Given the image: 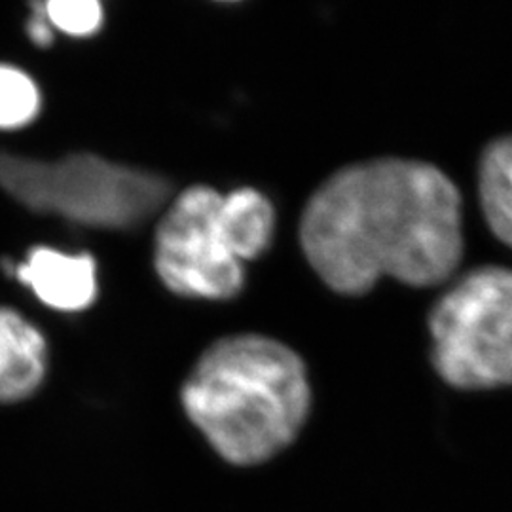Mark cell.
Returning <instances> with one entry per match:
<instances>
[{
  "label": "cell",
  "instance_id": "1",
  "mask_svg": "<svg viewBox=\"0 0 512 512\" xmlns=\"http://www.w3.org/2000/svg\"><path fill=\"white\" fill-rule=\"evenodd\" d=\"M300 245L334 293L366 294L384 277L435 287L463 256L458 186L416 160L351 165L311 196Z\"/></svg>",
  "mask_w": 512,
  "mask_h": 512
},
{
  "label": "cell",
  "instance_id": "2",
  "mask_svg": "<svg viewBox=\"0 0 512 512\" xmlns=\"http://www.w3.org/2000/svg\"><path fill=\"white\" fill-rule=\"evenodd\" d=\"M181 401L220 458L251 467L293 444L310 414L311 387L293 349L268 336L239 334L203 351Z\"/></svg>",
  "mask_w": 512,
  "mask_h": 512
},
{
  "label": "cell",
  "instance_id": "3",
  "mask_svg": "<svg viewBox=\"0 0 512 512\" xmlns=\"http://www.w3.org/2000/svg\"><path fill=\"white\" fill-rule=\"evenodd\" d=\"M272 202L255 188L226 196L211 186L183 190L158 220L154 270L165 289L192 300H230L245 283V264L268 251Z\"/></svg>",
  "mask_w": 512,
  "mask_h": 512
},
{
  "label": "cell",
  "instance_id": "4",
  "mask_svg": "<svg viewBox=\"0 0 512 512\" xmlns=\"http://www.w3.org/2000/svg\"><path fill=\"white\" fill-rule=\"evenodd\" d=\"M0 190L29 211L97 230H133L167 205V179L92 152L37 160L0 150Z\"/></svg>",
  "mask_w": 512,
  "mask_h": 512
},
{
  "label": "cell",
  "instance_id": "5",
  "mask_svg": "<svg viewBox=\"0 0 512 512\" xmlns=\"http://www.w3.org/2000/svg\"><path fill=\"white\" fill-rule=\"evenodd\" d=\"M433 365L465 391L512 387V270L484 266L458 279L429 317Z\"/></svg>",
  "mask_w": 512,
  "mask_h": 512
},
{
  "label": "cell",
  "instance_id": "6",
  "mask_svg": "<svg viewBox=\"0 0 512 512\" xmlns=\"http://www.w3.org/2000/svg\"><path fill=\"white\" fill-rule=\"evenodd\" d=\"M12 274L40 304L61 313L88 310L99 294L97 262L90 253L40 245L12 264Z\"/></svg>",
  "mask_w": 512,
  "mask_h": 512
},
{
  "label": "cell",
  "instance_id": "7",
  "mask_svg": "<svg viewBox=\"0 0 512 512\" xmlns=\"http://www.w3.org/2000/svg\"><path fill=\"white\" fill-rule=\"evenodd\" d=\"M48 372L44 332L23 313L0 306V404L37 393Z\"/></svg>",
  "mask_w": 512,
  "mask_h": 512
},
{
  "label": "cell",
  "instance_id": "8",
  "mask_svg": "<svg viewBox=\"0 0 512 512\" xmlns=\"http://www.w3.org/2000/svg\"><path fill=\"white\" fill-rule=\"evenodd\" d=\"M478 196L495 238L512 249V135L484 150L478 167Z\"/></svg>",
  "mask_w": 512,
  "mask_h": 512
},
{
  "label": "cell",
  "instance_id": "9",
  "mask_svg": "<svg viewBox=\"0 0 512 512\" xmlns=\"http://www.w3.org/2000/svg\"><path fill=\"white\" fill-rule=\"evenodd\" d=\"M42 97L33 76L0 63V129H19L37 118Z\"/></svg>",
  "mask_w": 512,
  "mask_h": 512
},
{
  "label": "cell",
  "instance_id": "10",
  "mask_svg": "<svg viewBox=\"0 0 512 512\" xmlns=\"http://www.w3.org/2000/svg\"><path fill=\"white\" fill-rule=\"evenodd\" d=\"M55 31L67 37H92L103 25L101 0H44Z\"/></svg>",
  "mask_w": 512,
  "mask_h": 512
},
{
  "label": "cell",
  "instance_id": "11",
  "mask_svg": "<svg viewBox=\"0 0 512 512\" xmlns=\"http://www.w3.org/2000/svg\"><path fill=\"white\" fill-rule=\"evenodd\" d=\"M31 16L27 18V37L38 48H50L54 44L55 29L46 16L44 0H29Z\"/></svg>",
  "mask_w": 512,
  "mask_h": 512
},
{
  "label": "cell",
  "instance_id": "12",
  "mask_svg": "<svg viewBox=\"0 0 512 512\" xmlns=\"http://www.w3.org/2000/svg\"><path fill=\"white\" fill-rule=\"evenodd\" d=\"M219 2H239V0H219Z\"/></svg>",
  "mask_w": 512,
  "mask_h": 512
}]
</instances>
